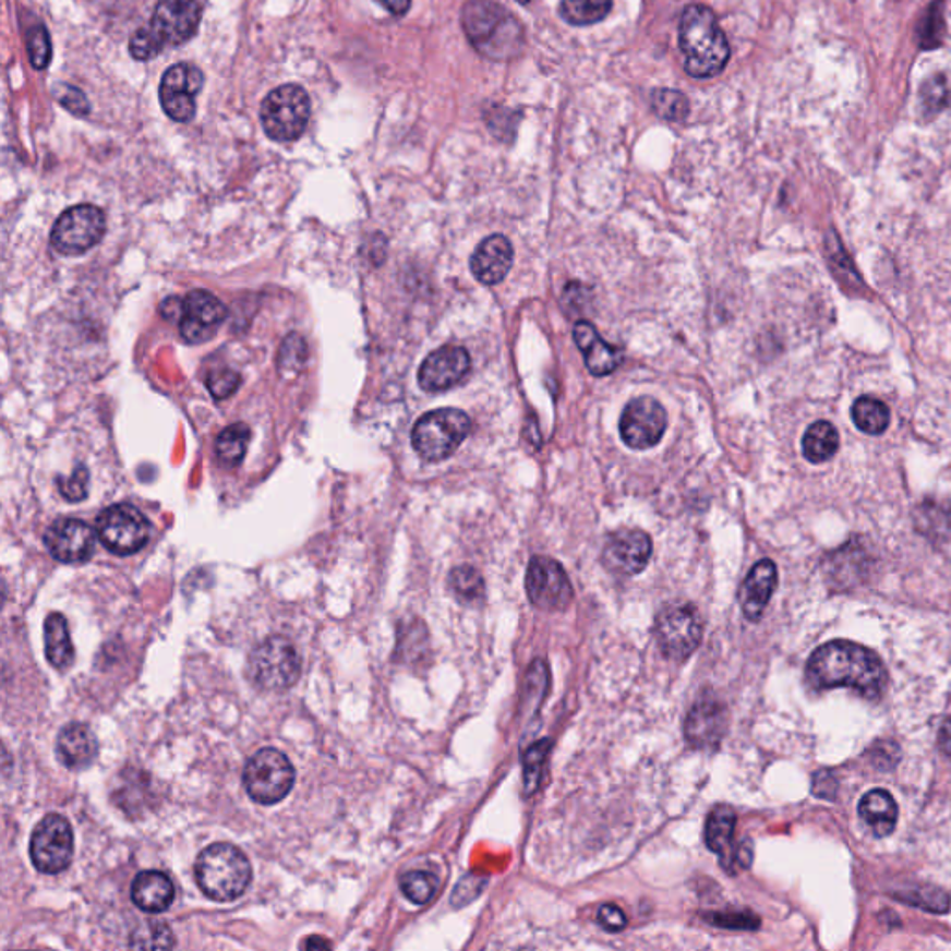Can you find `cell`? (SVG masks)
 <instances>
[{"label":"cell","instance_id":"cell-1","mask_svg":"<svg viewBox=\"0 0 951 951\" xmlns=\"http://www.w3.org/2000/svg\"><path fill=\"white\" fill-rule=\"evenodd\" d=\"M808 683L814 688H852L866 699H879L889 675L881 658L863 645L836 639L821 645L807 664Z\"/></svg>","mask_w":951,"mask_h":951},{"label":"cell","instance_id":"cell-2","mask_svg":"<svg viewBox=\"0 0 951 951\" xmlns=\"http://www.w3.org/2000/svg\"><path fill=\"white\" fill-rule=\"evenodd\" d=\"M465 36L482 57L507 62L525 50V28L514 13L493 0H469L461 12Z\"/></svg>","mask_w":951,"mask_h":951},{"label":"cell","instance_id":"cell-3","mask_svg":"<svg viewBox=\"0 0 951 951\" xmlns=\"http://www.w3.org/2000/svg\"><path fill=\"white\" fill-rule=\"evenodd\" d=\"M678 41L683 50L684 70L694 79H712L725 70L731 47L720 21L710 8L691 4L681 17Z\"/></svg>","mask_w":951,"mask_h":951},{"label":"cell","instance_id":"cell-4","mask_svg":"<svg viewBox=\"0 0 951 951\" xmlns=\"http://www.w3.org/2000/svg\"><path fill=\"white\" fill-rule=\"evenodd\" d=\"M200 0H158L149 25L142 26L129 44L140 62L158 57L168 45L186 44L200 28Z\"/></svg>","mask_w":951,"mask_h":951},{"label":"cell","instance_id":"cell-5","mask_svg":"<svg viewBox=\"0 0 951 951\" xmlns=\"http://www.w3.org/2000/svg\"><path fill=\"white\" fill-rule=\"evenodd\" d=\"M251 864L232 844H213L195 860V881L214 902H234L250 887Z\"/></svg>","mask_w":951,"mask_h":951},{"label":"cell","instance_id":"cell-6","mask_svg":"<svg viewBox=\"0 0 951 951\" xmlns=\"http://www.w3.org/2000/svg\"><path fill=\"white\" fill-rule=\"evenodd\" d=\"M470 424L472 422L469 414L464 413L461 409H454V407L435 409L417 420L411 433V443L417 454L424 457L426 461H443L452 454H456L457 448L464 445L470 432Z\"/></svg>","mask_w":951,"mask_h":951},{"label":"cell","instance_id":"cell-7","mask_svg":"<svg viewBox=\"0 0 951 951\" xmlns=\"http://www.w3.org/2000/svg\"><path fill=\"white\" fill-rule=\"evenodd\" d=\"M311 99L298 84H285L266 95L261 107L264 132L274 142H294L308 129Z\"/></svg>","mask_w":951,"mask_h":951},{"label":"cell","instance_id":"cell-8","mask_svg":"<svg viewBox=\"0 0 951 951\" xmlns=\"http://www.w3.org/2000/svg\"><path fill=\"white\" fill-rule=\"evenodd\" d=\"M244 789L251 799L261 805L282 802L296 783L292 762L281 751L266 747L255 753L244 768Z\"/></svg>","mask_w":951,"mask_h":951},{"label":"cell","instance_id":"cell-9","mask_svg":"<svg viewBox=\"0 0 951 951\" xmlns=\"http://www.w3.org/2000/svg\"><path fill=\"white\" fill-rule=\"evenodd\" d=\"M250 675L258 688L285 691L292 688L301 675V658L292 641L281 636L264 639L250 657Z\"/></svg>","mask_w":951,"mask_h":951},{"label":"cell","instance_id":"cell-10","mask_svg":"<svg viewBox=\"0 0 951 951\" xmlns=\"http://www.w3.org/2000/svg\"><path fill=\"white\" fill-rule=\"evenodd\" d=\"M75 839L70 821L58 814H49L39 821L31 839V858L36 870L57 876L73 860Z\"/></svg>","mask_w":951,"mask_h":951},{"label":"cell","instance_id":"cell-11","mask_svg":"<svg viewBox=\"0 0 951 951\" xmlns=\"http://www.w3.org/2000/svg\"><path fill=\"white\" fill-rule=\"evenodd\" d=\"M97 538L118 556H131L149 541L151 526L136 507L129 504L110 506L97 517Z\"/></svg>","mask_w":951,"mask_h":951},{"label":"cell","instance_id":"cell-12","mask_svg":"<svg viewBox=\"0 0 951 951\" xmlns=\"http://www.w3.org/2000/svg\"><path fill=\"white\" fill-rule=\"evenodd\" d=\"M107 231V218L94 205H76L57 219L50 232V244L62 255H81L99 244Z\"/></svg>","mask_w":951,"mask_h":951},{"label":"cell","instance_id":"cell-13","mask_svg":"<svg viewBox=\"0 0 951 951\" xmlns=\"http://www.w3.org/2000/svg\"><path fill=\"white\" fill-rule=\"evenodd\" d=\"M526 593L539 610L557 612L569 606L575 589L564 567L556 559L533 556L526 570Z\"/></svg>","mask_w":951,"mask_h":951},{"label":"cell","instance_id":"cell-14","mask_svg":"<svg viewBox=\"0 0 951 951\" xmlns=\"http://www.w3.org/2000/svg\"><path fill=\"white\" fill-rule=\"evenodd\" d=\"M665 430L667 413L664 406L651 396H639L628 401L621 414V438L633 450H647L657 446L664 437Z\"/></svg>","mask_w":951,"mask_h":951},{"label":"cell","instance_id":"cell-15","mask_svg":"<svg viewBox=\"0 0 951 951\" xmlns=\"http://www.w3.org/2000/svg\"><path fill=\"white\" fill-rule=\"evenodd\" d=\"M205 84L203 71L194 63L171 65L160 81V105L169 119L186 123L195 116V99Z\"/></svg>","mask_w":951,"mask_h":951},{"label":"cell","instance_id":"cell-16","mask_svg":"<svg viewBox=\"0 0 951 951\" xmlns=\"http://www.w3.org/2000/svg\"><path fill=\"white\" fill-rule=\"evenodd\" d=\"M657 636L665 657L684 660L699 647L702 638L701 615L694 606L665 610L657 621Z\"/></svg>","mask_w":951,"mask_h":951},{"label":"cell","instance_id":"cell-17","mask_svg":"<svg viewBox=\"0 0 951 951\" xmlns=\"http://www.w3.org/2000/svg\"><path fill=\"white\" fill-rule=\"evenodd\" d=\"M226 318L227 309L216 296L194 290L182 300L181 318L177 324L189 345H203L216 335Z\"/></svg>","mask_w":951,"mask_h":951},{"label":"cell","instance_id":"cell-18","mask_svg":"<svg viewBox=\"0 0 951 951\" xmlns=\"http://www.w3.org/2000/svg\"><path fill=\"white\" fill-rule=\"evenodd\" d=\"M45 546L62 564H84L94 556L95 532L79 519L55 520L45 532Z\"/></svg>","mask_w":951,"mask_h":951},{"label":"cell","instance_id":"cell-19","mask_svg":"<svg viewBox=\"0 0 951 951\" xmlns=\"http://www.w3.org/2000/svg\"><path fill=\"white\" fill-rule=\"evenodd\" d=\"M469 370V351L461 346H443L420 364L419 385L426 393H445L461 383Z\"/></svg>","mask_w":951,"mask_h":951},{"label":"cell","instance_id":"cell-20","mask_svg":"<svg viewBox=\"0 0 951 951\" xmlns=\"http://www.w3.org/2000/svg\"><path fill=\"white\" fill-rule=\"evenodd\" d=\"M652 554V541L641 530H619L607 539L602 562L615 575L634 576L647 567Z\"/></svg>","mask_w":951,"mask_h":951},{"label":"cell","instance_id":"cell-21","mask_svg":"<svg viewBox=\"0 0 951 951\" xmlns=\"http://www.w3.org/2000/svg\"><path fill=\"white\" fill-rule=\"evenodd\" d=\"M726 729L725 707L713 697H701L689 710L686 739L695 749H708L720 744Z\"/></svg>","mask_w":951,"mask_h":951},{"label":"cell","instance_id":"cell-22","mask_svg":"<svg viewBox=\"0 0 951 951\" xmlns=\"http://www.w3.org/2000/svg\"><path fill=\"white\" fill-rule=\"evenodd\" d=\"M578 350L582 351L583 363L588 366L589 372L597 377L610 376L612 372L619 369L623 363V350L619 346L610 345L604 338L597 333L593 324H589L586 320L576 322L573 329Z\"/></svg>","mask_w":951,"mask_h":951},{"label":"cell","instance_id":"cell-23","mask_svg":"<svg viewBox=\"0 0 951 951\" xmlns=\"http://www.w3.org/2000/svg\"><path fill=\"white\" fill-rule=\"evenodd\" d=\"M514 266V245L502 234L485 238L470 258L472 276L483 285H498Z\"/></svg>","mask_w":951,"mask_h":951},{"label":"cell","instance_id":"cell-24","mask_svg":"<svg viewBox=\"0 0 951 951\" xmlns=\"http://www.w3.org/2000/svg\"><path fill=\"white\" fill-rule=\"evenodd\" d=\"M734 829H736V812L726 805L713 808L705 827V842L710 852L720 857L723 868L729 874H738V850L734 845Z\"/></svg>","mask_w":951,"mask_h":951},{"label":"cell","instance_id":"cell-25","mask_svg":"<svg viewBox=\"0 0 951 951\" xmlns=\"http://www.w3.org/2000/svg\"><path fill=\"white\" fill-rule=\"evenodd\" d=\"M777 588V565L771 559H760L745 578L739 589V606L745 617L758 621L770 604Z\"/></svg>","mask_w":951,"mask_h":951},{"label":"cell","instance_id":"cell-26","mask_svg":"<svg viewBox=\"0 0 951 951\" xmlns=\"http://www.w3.org/2000/svg\"><path fill=\"white\" fill-rule=\"evenodd\" d=\"M97 738L84 723H70L58 734L57 757L68 770H86L97 758Z\"/></svg>","mask_w":951,"mask_h":951},{"label":"cell","instance_id":"cell-27","mask_svg":"<svg viewBox=\"0 0 951 951\" xmlns=\"http://www.w3.org/2000/svg\"><path fill=\"white\" fill-rule=\"evenodd\" d=\"M131 900L145 913H164L176 900V887L164 871H140L131 884Z\"/></svg>","mask_w":951,"mask_h":951},{"label":"cell","instance_id":"cell-28","mask_svg":"<svg viewBox=\"0 0 951 951\" xmlns=\"http://www.w3.org/2000/svg\"><path fill=\"white\" fill-rule=\"evenodd\" d=\"M45 654L49 664L58 671H68L75 662L70 626L62 614H50L45 619Z\"/></svg>","mask_w":951,"mask_h":951},{"label":"cell","instance_id":"cell-29","mask_svg":"<svg viewBox=\"0 0 951 951\" xmlns=\"http://www.w3.org/2000/svg\"><path fill=\"white\" fill-rule=\"evenodd\" d=\"M858 814L877 836H889L898 821V805L887 790H871L858 803Z\"/></svg>","mask_w":951,"mask_h":951},{"label":"cell","instance_id":"cell-30","mask_svg":"<svg viewBox=\"0 0 951 951\" xmlns=\"http://www.w3.org/2000/svg\"><path fill=\"white\" fill-rule=\"evenodd\" d=\"M803 456L814 465L826 464L839 452V430L827 420H818L803 435Z\"/></svg>","mask_w":951,"mask_h":951},{"label":"cell","instance_id":"cell-31","mask_svg":"<svg viewBox=\"0 0 951 951\" xmlns=\"http://www.w3.org/2000/svg\"><path fill=\"white\" fill-rule=\"evenodd\" d=\"M914 520L918 532L932 541H944L951 535V507L946 502L927 498L916 509Z\"/></svg>","mask_w":951,"mask_h":951},{"label":"cell","instance_id":"cell-32","mask_svg":"<svg viewBox=\"0 0 951 951\" xmlns=\"http://www.w3.org/2000/svg\"><path fill=\"white\" fill-rule=\"evenodd\" d=\"M852 419L866 435H882L890 426V409L874 396H860L853 404Z\"/></svg>","mask_w":951,"mask_h":951},{"label":"cell","instance_id":"cell-33","mask_svg":"<svg viewBox=\"0 0 951 951\" xmlns=\"http://www.w3.org/2000/svg\"><path fill=\"white\" fill-rule=\"evenodd\" d=\"M250 438L251 430L242 422L226 428L224 432L219 433L218 441H216V454H218L219 461L226 467H237V465L242 464L248 446H250Z\"/></svg>","mask_w":951,"mask_h":951},{"label":"cell","instance_id":"cell-34","mask_svg":"<svg viewBox=\"0 0 951 951\" xmlns=\"http://www.w3.org/2000/svg\"><path fill=\"white\" fill-rule=\"evenodd\" d=\"M614 7V0H562L559 13L567 23L589 26L604 20Z\"/></svg>","mask_w":951,"mask_h":951},{"label":"cell","instance_id":"cell-35","mask_svg":"<svg viewBox=\"0 0 951 951\" xmlns=\"http://www.w3.org/2000/svg\"><path fill=\"white\" fill-rule=\"evenodd\" d=\"M450 586L457 599L465 604L482 601L483 591H485L482 575L470 565H459L452 570Z\"/></svg>","mask_w":951,"mask_h":951},{"label":"cell","instance_id":"cell-36","mask_svg":"<svg viewBox=\"0 0 951 951\" xmlns=\"http://www.w3.org/2000/svg\"><path fill=\"white\" fill-rule=\"evenodd\" d=\"M400 889L409 902L414 905H428L438 889V879L432 871H409L400 879Z\"/></svg>","mask_w":951,"mask_h":951},{"label":"cell","instance_id":"cell-37","mask_svg":"<svg viewBox=\"0 0 951 951\" xmlns=\"http://www.w3.org/2000/svg\"><path fill=\"white\" fill-rule=\"evenodd\" d=\"M652 108L662 119L667 121H684L688 118L689 100L683 92L676 89H657L652 94Z\"/></svg>","mask_w":951,"mask_h":951},{"label":"cell","instance_id":"cell-38","mask_svg":"<svg viewBox=\"0 0 951 951\" xmlns=\"http://www.w3.org/2000/svg\"><path fill=\"white\" fill-rule=\"evenodd\" d=\"M129 944L132 948H162V950H168V948L176 946V940H173L171 929L166 924L158 920H149L144 922L136 931L132 932Z\"/></svg>","mask_w":951,"mask_h":951},{"label":"cell","instance_id":"cell-39","mask_svg":"<svg viewBox=\"0 0 951 951\" xmlns=\"http://www.w3.org/2000/svg\"><path fill=\"white\" fill-rule=\"evenodd\" d=\"M551 749V739H543V742L533 744L526 751L525 760H522V766H525L526 794H533L539 789L541 777H543V766H545L546 757H549Z\"/></svg>","mask_w":951,"mask_h":951},{"label":"cell","instance_id":"cell-40","mask_svg":"<svg viewBox=\"0 0 951 951\" xmlns=\"http://www.w3.org/2000/svg\"><path fill=\"white\" fill-rule=\"evenodd\" d=\"M28 55L31 62L36 70H45L49 65L50 57H52V45H50L49 32L45 26H36L28 32Z\"/></svg>","mask_w":951,"mask_h":951},{"label":"cell","instance_id":"cell-41","mask_svg":"<svg viewBox=\"0 0 951 951\" xmlns=\"http://www.w3.org/2000/svg\"><path fill=\"white\" fill-rule=\"evenodd\" d=\"M305 359H308V346L303 342V338L290 335L281 345L277 363H279V369L285 370V372L288 370L298 372L305 363Z\"/></svg>","mask_w":951,"mask_h":951},{"label":"cell","instance_id":"cell-42","mask_svg":"<svg viewBox=\"0 0 951 951\" xmlns=\"http://www.w3.org/2000/svg\"><path fill=\"white\" fill-rule=\"evenodd\" d=\"M88 470L79 465L70 478H58V491L68 502H81L88 496Z\"/></svg>","mask_w":951,"mask_h":951},{"label":"cell","instance_id":"cell-43","mask_svg":"<svg viewBox=\"0 0 951 951\" xmlns=\"http://www.w3.org/2000/svg\"><path fill=\"white\" fill-rule=\"evenodd\" d=\"M52 94H55L58 103H60L65 110H70L71 113H75L79 118H86V116H88L89 103L88 99H86V95L82 94L81 89L60 82V84H57L55 89H52Z\"/></svg>","mask_w":951,"mask_h":951},{"label":"cell","instance_id":"cell-44","mask_svg":"<svg viewBox=\"0 0 951 951\" xmlns=\"http://www.w3.org/2000/svg\"><path fill=\"white\" fill-rule=\"evenodd\" d=\"M238 387H240V376L232 370H214L208 374L207 388L216 400L229 398V396L234 395Z\"/></svg>","mask_w":951,"mask_h":951},{"label":"cell","instance_id":"cell-45","mask_svg":"<svg viewBox=\"0 0 951 951\" xmlns=\"http://www.w3.org/2000/svg\"><path fill=\"white\" fill-rule=\"evenodd\" d=\"M942 32H944V25H942V4L935 2L931 7V13H927L926 20H924L920 26L922 45L926 49L939 47L940 34Z\"/></svg>","mask_w":951,"mask_h":951},{"label":"cell","instance_id":"cell-46","mask_svg":"<svg viewBox=\"0 0 951 951\" xmlns=\"http://www.w3.org/2000/svg\"><path fill=\"white\" fill-rule=\"evenodd\" d=\"M707 920H710L712 926L726 927V929H757L760 926V920L753 913H712L707 914Z\"/></svg>","mask_w":951,"mask_h":951},{"label":"cell","instance_id":"cell-47","mask_svg":"<svg viewBox=\"0 0 951 951\" xmlns=\"http://www.w3.org/2000/svg\"><path fill=\"white\" fill-rule=\"evenodd\" d=\"M485 882L487 879H483L480 876H467L464 881L457 884L456 892L452 895V905H456V907H464L467 903L475 900L478 895L482 894L483 887H485Z\"/></svg>","mask_w":951,"mask_h":951},{"label":"cell","instance_id":"cell-48","mask_svg":"<svg viewBox=\"0 0 951 951\" xmlns=\"http://www.w3.org/2000/svg\"><path fill=\"white\" fill-rule=\"evenodd\" d=\"M948 97H950V92H948L944 76H935L931 81L926 82V86H924L926 107L939 110L940 107H944Z\"/></svg>","mask_w":951,"mask_h":951},{"label":"cell","instance_id":"cell-49","mask_svg":"<svg viewBox=\"0 0 951 951\" xmlns=\"http://www.w3.org/2000/svg\"><path fill=\"white\" fill-rule=\"evenodd\" d=\"M597 918L601 922V926L610 932L623 931L626 924H628V920H626V914L623 913V908L617 907V905H612V903L602 905V907L599 908Z\"/></svg>","mask_w":951,"mask_h":951},{"label":"cell","instance_id":"cell-50","mask_svg":"<svg viewBox=\"0 0 951 951\" xmlns=\"http://www.w3.org/2000/svg\"><path fill=\"white\" fill-rule=\"evenodd\" d=\"M836 790H839V784H836L834 777L829 771H818L812 777L814 795H818L821 799H834L836 797Z\"/></svg>","mask_w":951,"mask_h":951},{"label":"cell","instance_id":"cell-51","mask_svg":"<svg viewBox=\"0 0 951 951\" xmlns=\"http://www.w3.org/2000/svg\"><path fill=\"white\" fill-rule=\"evenodd\" d=\"M182 300L179 298H169L160 305V313L168 322H179L181 318Z\"/></svg>","mask_w":951,"mask_h":951},{"label":"cell","instance_id":"cell-52","mask_svg":"<svg viewBox=\"0 0 951 951\" xmlns=\"http://www.w3.org/2000/svg\"><path fill=\"white\" fill-rule=\"evenodd\" d=\"M382 7L387 8L388 12L396 15V17H401V15H406L409 12V8H411V0H377Z\"/></svg>","mask_w":951,"mask_h":951},{"label":"cell","instance_id":"cell-53","mask_svg":"<svg viewBox=\"0 0 951 951\" xmlns=\"http://www.w3.org/2000/svg\"><path fill=\"white\" fill-rule=\"evenodd\" d=\"M939 747L946 757L951 758V718L940 726Z\"/></svg>","mask_w":951,"mask_h":951},{"label":"cell","instance_id":"cell-54","mask_svg":"<svg viewBox=\"0 0 951 951\" xmlns=\"http://www.w3.org/2000/svg\"><path fill=\"white\" fill-rule=\"evenodd\" d=\"M301 946H303V948H332V942L318 939V937H311V939L305 940Z\"/></svg>","mask_w":951,"mask_h":951},{"label":"cell","instance_id":"cell-55","mask_svg":"<svg viewBox=\"0 0 951 951\" xmlns=\"http://www.w3.org/2000/svg\"><path fill=\"white\" fill-rule=\"evenodd\" d=\"M519 2H520V4H528V2H530V0H519Z\"/></svg>","mask_w":951,"mask_h":951}]
</instances>
